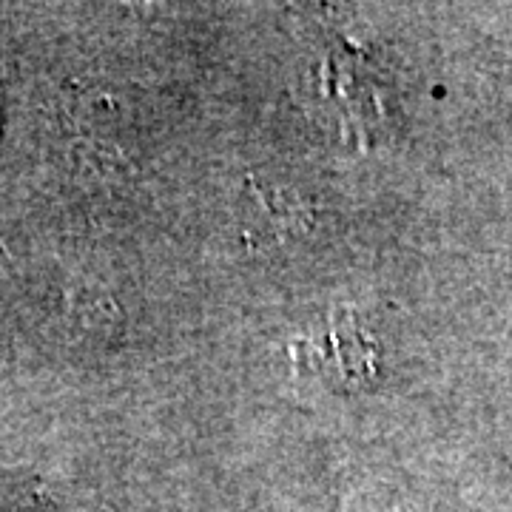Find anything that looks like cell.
I'll use <instances>...</instances> for the list:
<instances>
[{
	"instance_id": "6da1fadb",
	"label": "cell",
	"mask_w": 512,
	"mask_h": 512,
	"mask_svg": "<svg viewBox=\"0 0 512 512\" xmlns=\"http://www.w3.org/2000/svg\"><path fill=\"white\" fill-rule=\"evenodd\" d=\"M342 512H402L396 504H384V498H373V495H350L342 504Z\"/></svg>"
}]
</instances>
